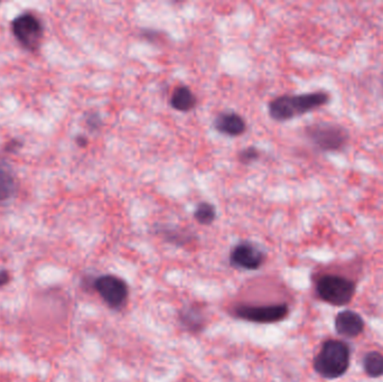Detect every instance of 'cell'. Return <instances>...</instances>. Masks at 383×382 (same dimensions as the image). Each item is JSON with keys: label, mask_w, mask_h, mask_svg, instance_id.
Here are the masks:
<instances>
[{"label": "cell", "mask_w": 383, "mask_h": 382, "mask_svg": "<svg viewBox=\"0 0 383 382\" xmlns=\"http://www.w3.org/2000/svg\"><path fill=\"white\" fill-rule=\"evenodd\" d=\"M330 101L327 92L316 91L303 95L282 96L271 100L269 116L276 122H288L324 107Z\"/></svg>", "instance_id": "1"}, {"label": "cell", "mask_w": 383, "mask_h": 382, "mask_svg": "<svg viewBox=\"0 0 383 382\" xmlns=\"http://www.w3.org/2000/svg\"><path fill=\"white\" fill-rule=\"evenodd\" d=\"M350 347L338 340H328L321 345L319 354L314 359L315 371L325 379L342 377L350 366Z\"/></svg>", "instance_id": "2"}, {"label": "cell", "mask_w": 383, "mask_h": 382, "mask_svg": "<svg viewBox=\"0 0 383 382\" xmlns=\"http://www.w3.org/2000/svg\"><path fill=\"white\" fill-rule=\"evenodd\" d=\"M355 284L348 278L325 274L317 282L316 291L323 301L334 306L348 304L355 294Z\"/></svg>", "instance_id": "3"}, {"label": "cell", "mask_w": 383, "mask_h": 382, "mask_svg": "<svg viewBox=\"0 0 383 382\" xmlns=\"http://www.w3.org/2000/svg\"><path fill=\"white\" fill-rule=\"evenodd\" d=\"M306 136L317 149L325 153L342 151L348 140L346 130L333 124L311 125L306 128Z\"/></svg>", "instance_id": "4"}, {"label": "cell", "mask_w": 383, "mask_h": 382, "mask_svg": "<svg viewBox=\"0 0 383 382\" xmlns=\"http://www.w3.org/2000/svg\"><path fill=\"white\" fill-rule=\"evenodd\" d=\"M11 32L22 47L28 52H36L43 41L44 28L36 15L27 11L11 22Z\"/></svg>", "instance_id": "5"}, {"label": "cell", "mask_w": 383, "mask_h": 382, "mask_svg": "<svg viewBox=\"0 0 383 382\" xmlns=\"http://www.w3.org/2000/svg\"><path fill=\"white\" fill-rule=\"evenodd\" d=\"M290 314V306L286 303L270 305H236L232 315L239 320L250 323L273 324L282 322Z\"/></svg>", "instance_id": "6"}, {"label": "cell", "mask_w": 383, "mask_h": 382, "mask_svg": "<svg viewBox=\"0 0 383 382\" xmlns=\"http://www.w3.org/2000/svg\"><path fill=\"white\" fill-rule=\"evenodd\" d=\"M93 288L111 310H121L126 305L129 288L122 278L115 274H102L94 280Z\"/></svg>", "instance_id": "7"}, {"label": "cell", "mask_w": 383, "mask_h": 382, "mask_svg": "<svg viewBox=\"0 0 383 382\" xmlns=\"http://www.w3.org/2000/svg\"><path fill=\"white\" fill-rule=\"evenodd\" d=\"M230 265L236 270H257L265 261V253L251 243H241L231 250Z\"/></svg>", "instance_id": "8"}, {"label": "cell", "mask_w": 383, "mask_h": 382, "mask_svg": "<svg viewBox=\"0 0 383 382\" xmlns=\"http://www.w3.org/2000/svg\"><path fill=\"white\" fill-rule=\"evenodd\" d=\"M215 130L230 137L244 135L247 130V122L236 112H223L215 118L213 122Z\"/></svg>", "instance_id": "9"}, {"label": "cell", "mask_w": 383, "mask_h": 382, "mask_svg": "<svg viewBox=\"0 0 383 382\" xmlns=\"http://www.w3.org/2000/svg\"><path fill=\"white\" fill-rule=\"evenodd\" d=\"M335 328L342 337H357L365 330V320L353 311H344L336 316Z\"/></svg>", "instance_id": "10"}, {"label": "cell", "mask_w": 383, "mask_h": 382, "mask_svg": "<svg viewBox=\"0 0 383 382\" xmlns=\"http://www.w3.org/2000/svg\"><path fill=\"white\" fill-rule=\"evenodd\" d=\"M178 322L184 330L190 333L198 334L207 326V316L201 307L190 304L183 307L178 313Z\"/></svg>", "instance_id": "11"}, {"label": "cell", "mask_w": 383, "mask_h": 382, "mask_svg": "<svg viewBox=\"0 0 383 382\" xmlns=\"http://www.w3.org/2000/svg\"><path fill=\"white\" fill-rule=\"evenodd\" d=\"M16 193V175L7 161L0 156V204L11 201Z\"/></svg>", "instance_id": "12"}, {"label": "cell", "mask_w": 383, "mask_h": 382, "mask_svg": "<svg viewBox=\"0 0 383 382\" xmlns=\"http://www.w3.org/2000/svg\"><path fill=\"white\" fill-rule=\"evenodd\" d=\"M198 105V98L193 91L185 86H181L174 90L171 97L172 108L180 112H188L193 110Z\"/></svg>", "instance_id": "13"}, {"label": "cell", "mask_w": 383, "mask_h": 382, "mask_svg": "<svg viewBox=\"0 0 383 382\" xmlns=\"http://www.w3.org/2000/svg\"><path fill=\"white\" fill-rule=\"evenodd\" d=\"M159 234H161L167 243L180 245V247L190 245L194 241V236L192 232L177 229V228H161Z\"/></svg>", "instance_id": "14"}, {"label": "cell", "mask_w": 383, "mask_h": 382, "mask_svg": "<svg viewBox=\"0 0 383 382\" xmlns=\"http://www.w3.org/2000/svg\"><path fill=\"white\" fill-rule=\"evenodd\" d=\"M365 374L371 378L383 376V355L380 352H369L363 359Z\"/></svg>", "instance_id": "15"}, {"label": "cell", "mask_w": 383, "mask_h": 382, "mask_svg": "<svg viewBox=\"0 0 383 382\" xmlns=\"http://www.w3.org/2000/svg\"><path fill=\"white\" fill-rule=\"evenodd\" d=\"M215 218H217V210L211 203H200L194 212V219L202 226H210L215 222Z\"/></svg>", "instance_id": "16"}, {"label": "cell", "mask_w": 383, "mask_h": 382, "mask_svg": "<svg viewBox=\"0 0 383 382\" xmlns=\"http://www.w3.org/2000/svg\"><path fill=\"white\" fill-rule=\"evenodd\" d=\"M260 156H261V153L256 147H248L239 153L238 159L241 164L248 165L258 161Z\"/></svg>", "instance_id": "17"}, {"label": "cell", "mask_w": 383, "mask_h": 382, "mask_svg": "<svg viewBox=\"0 0 383 382\" xmlns=\"http://www.w3.org/2000/svg\"><path fill=\"white\" fill-rule=\"evenodd\" d=\"M101 119L98 116L97 113H92L90 116L86 118V126H88V129L92 130V132H96V130L99 129L101 127Z\"/></svg>", "instance_id": "18"}, {"label": "cell", "mask_w": 383, "mask_h": 382, "mask_svg": "<svg viewBox=\"0 0 383 382\" xmlns=\"http://www.w3.org/2000/svg\"><path fill=\"white\" fill-rule=\"evenodd\" d=\"M11 279V272L8 270H0V287L8 285Z\"/></svg>", "instance_id": "19"}, {"label": "cell", "mask_w": 383, "mask_h": 382, "mask_svg": "<svg viewBox=\"0 0 383 382\" xmlns=\"http://www.w3.org/2000/svg\"><path fill=\"white\" fill-rule=\"evenodd\" d=\"M22 146V143H19V141H17V140H13V141H11V143L7 144V146H6V151H16L18 147H21Z\"/></svg>", "instance_id": "20"}, {"label": "cell", "mask_w": 383, "mask_h": 382, "mask_svg": "<svg viewBox=\"0 0 383 382\" xmlns=\"http://www.w3.org/2000/svg\"><path fill=\"white\" fill-rule=\"evenodd\" d=\"M76 144H78L80 147H86L88 145V139L84 136H80V137L76 138Z\"/></svg>", "instance_id": "21"}]
</instances>
